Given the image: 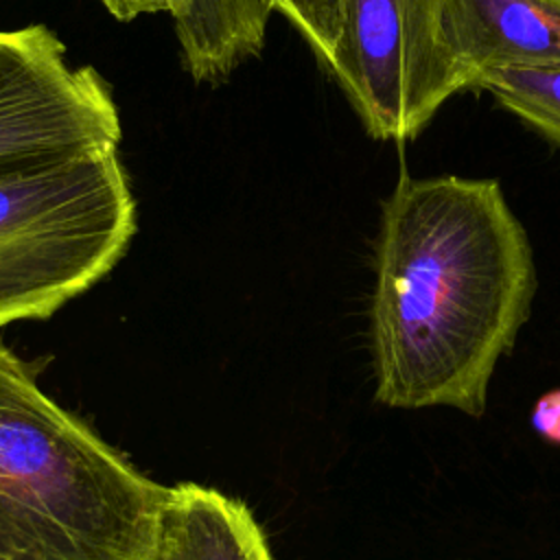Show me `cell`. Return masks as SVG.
Here are the masks:
<instances>
[{
    "label": "cell",
    "mask_w": 560,
    "mask_h": 560,
    "mask_svg": "<svg viewBox=\"0 0 560 560\" xmlns=\"http://www.w3.org/2000/svg\"><path fill=\"white\" fill-rule=\"evenodd\" d=\"M534 291L532 245L497 179L400 173L374 245V398L481 418Z\"/></svg>",
    "instance_id": "cell-1"
},
{
    "label": "cell",
    "mask_w": 560,
    "mask_h": 560,
    "mask_svg": "<svg viewBox=\"0 0 560 560\" xmlns=\"http://www.w3.org/2000/svg\"><path fill=\"white\" fill-rule=\"evenodd\" d=\"M164 494L0 341V560H149Z\"/></svg>",
    "instance_id": "cell-2"
},
{
    "label": "cell",
    "mask_w": 560,
    "mask_h": 560,
    "mask_svg": "<svg viewBox=\"0 0 560 560\" xmlns=\"http://www.w3.org/2000/svg\"><path fill=\"white\" fill-rule=\"evenodd\" d=\"M136 228L118 144L0 173V328L48 319L92 289Z\"/></svg>",
    "instance_id": "cell-3"
},
{
    "label": "cell",
    "mask_w": 560,
    "mask_h": 560,
    "mask_svg": "<svg viewBox=\"0 0 560 560\" xmlns=\"http://www.w3.org/2000/svg\"><path fill=\"white\" fill-rule=\"evenodd\" d=\"M440 11L442 0H346L326 70L372 138L409 140L472 88L442 35Z\"/></svg>",
    "instance_id": "cell-4"
},
{
    "label": "cell",
    "mask_w": 560,
    "mask_h": 560,
    "mask_svg": "<svg viewBox=\"0 0 560 560\" xmlns=\"http://www.w3.org/2000/svg\"><path fill=\"white\" fill-rule=\"evenodd\" d=\"M114 92L46 24L0 31V173L120 142Z\"/></svg>",
    "instance_id": "cell-5"
},
{
    "label": "cell",
    "mask_w": 560,
    "mask_h": 560,
    "mask_svg": "<svg viewBox=\"0 0 560 560\" xmlns=\"http://www.w3.org/2000/svg\"><path fill=\"white\" fill-rule=\"evenodd\" d=\"M440 26L472 88L492 68L560 63V0H442Z\"/></svg>",
    "instance_id": "cell-6"
},
{
    "label": "cell",
    "mask_w": 560,
    "mask_h": 560,
    "mask_svg": "<svg viewBox=\"0 0 560 560\" xmlns=\"http://www.w3.org/2000/svg\"><path fill=\"white\" fill-rule=\"evenodd\" d=\"M149 560H273L252 510L199 483L168 486Z\"/></svg>",
    "instance_id": "cell-7"
},
{
    "label": "cell",
    "mask_w": 560,
    "mask_h": 560,
    "mask_svg": "<svg viewBox=\"0 0 560 560\" xmlns=\"http://www.w3.org/2000/svg\"><path fill=\"white\" fill-rule=\"evenodd\" d=\"M475 88L560 149V63L492 68L475 79Z\"/></svg>",
    "instance_id": "cell-8"
},
{
    "label": "cell",
    "mask_w": 560,
    "mask_h": 560,
    "mask_svg": "<svg viewBox=\"0 0 560 560\" xmlns=\"http://www.w3.org/2000/svg\"><path fill=\"white\" fill-rule=\"evenodd\" d=\"M311 46L322 66L328 68L343 26L346 0H265Z\"/></svg>",
    "instance_id": "cell-9"
},
{
    "label": "cell",
    "mask_w": 560,
    "mask_h": 560,
    "mask_svg": "<svg viewBox=\"0 0 560 560\" xmlns=\"http://www.w3.org/2000/svg\"><path fill=\"white\" fill-rule=\"evenodd\" d=\"M96 2H101L105 11L120 22H131L147 13L149 15L166 13L175 24L186 11V0H96Z\"/></svg>",
    "instance_id": "cell-10"
},
{
    "label": "cell",
    "mask_w": 560,
    "mask_h": 560,
    "mask_svg": "<svg viewBox=\"0 0 560 560\" xmlns=\"http://www.w3.org/2000/svg\"><path fill=\"white\" fill-rule=\"evenodd\" d=\"M532 427L545 442L560 446V387L538 396L532 407Z\"/></svg>",
    "instance_id": "cell-11"
}]
</instances>
